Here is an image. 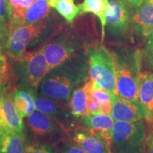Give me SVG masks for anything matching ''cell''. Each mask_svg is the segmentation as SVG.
<instances>
[{"mask_svg":"<svg viewBox=\"0 0 153 153\" xmlns=\"http://www.w3.org/2000/svg\"><path fill=\"white\" fill-rule=\"evenodd\" d=\"M87 60L72 58L49 71L36 89V95L55 100L69 101L75 88L89 79Z\"/></svg>","mask_w":153,"mask_h":153,"instance_id":"cell-1","label":"cell"},{"mask_svg":"<svg viewBox=\"0 0 153 153\" xmlns=\"http://www.w3.org/2000/svg\"><path fill=\"white\" fill-rule=\"evenodd\" d=\"M89 78L111 94L118 95L115 58L102 43L87 48Z\"/></svg>","mask_w":153,"mask_h":153,"instance_id":"cell-2","label":"cell"},{"mask_svg":"<svg viewBox=\"0 0 153 153\" xmlns=\"http://www.w3.org/2000/svg\"><path fill=\"white\" fill-rule=\"evenodd\" d=\"M24 118V133L30 138L29 143L53 144L68 132L56 120L38 111Z\"/></svg>","mask_w":153,"mask_h":153,"instance_id":"cell-3","label":"cell"},{"mask_svg":"<svg viewBox=\"0 0 153 153\" xmlns=\"http://www.w3.org/2000/svg\"><path fill=\"white\" fill-rule=\"evenodd\" d=\"M19 61V75L23 85L36 91L50 69L43 51L40 49L25 53Z\"/></svg>","mask_w":153,"mask_h":153,"instance_id":"cell-4","label":"cell"},{"mask_svg":"<svg viewBox=\"0 0 153 153\" xmlns=\"http://www.w3.org/2000/svg\"><path fill=\"white\" fill-rule=\"evenodd\" d=\"M145 127L142 120L135 122L115 121L112 131V152L144 147Z\"/></svg>","mask_w":153,"mask_h":153,"instance_id":"cell-5","label":"cell"},{"mask_svg":"<svg viewBox=\"0 0 153 153\" xmlns=\"http://www.w3.org/2000/svg\"><path fill=\"white\" fill-rule=\"evenodd\" d=\"M45 26L43 24L18 26L11 30L5 50L13 60H18L26 53L28 46L39 41Z\"/></svg>","mask_w":153,"mask_h":153,"instance_id":"cell-6","label":"cell"},{"mask_svg":"<svg viewBox=\"0 0 153 153\" xmlns=\"http://www.w3.org/2000/svg\"><path fill=\"white\" fill-rule=\"evenodd\" d=\"M77 47L74 38L65 33L60 34L42 46L50 70L72 58Z\"/></svg>","mask_w":153,"mask_h":153,"instance_id":"cell-7","label":"cell"},{"mask_svg":"<svg viewBox=\"0 0 153 153\" xmlns=\"http://www.w3.org/2000/svg\"><path fill=\"white\" fill-rule=\"evenodd\" d=\"M116 70V89L118 95L136 104L138 102V83L140 70L138 64L131 67L115 59Z\"/></svg>","mask_w":153,"mask_h":153,"instance_id":"cell-8","label":"cell"},{"mask_svg":"<svg viewBox=\"0 0 153 153\" xmlns=\"http://www.w3.org/2000/svg\"><path fill=\"white\" fill-rule=\"evenodd\" d=\"M34 104L36 111L56 120L68 131L73 128L74 116L70 111L69 101L45 98L36 94Z\"/></svg>","mask_w":153,"mask_h":153,"instance_id":"cell-9","label":"cell"},{"mask_svg":"<svg viewBox=\"0 0 153 153\" xmlns=\"http://www.w3.org/2000/svg\"><path fill=\"white\" fill-rule=\"evenodd\" d=\"M131 9L127 1L112 0L106 11V26L113 33H123L131 23Z\"/></svg>","mask_w":153,"mask_h":153,"instance_id":"cell-10","label":"cell"},{"mask_svg":"<svg viewBox=\"0 0 153 153\" xmlns=\"http://www.w3.org/2000/svg\"><path fill=\"white\" fill-rule=\"evenodd\" d=\"M112 108L110 115L115 121L135 122L145 118L142 107L133 101L112 94Z\"/></svg>","mask_w":153,"mask_h":153,"instance_id":"cell-11","label":"cell"},{"mask_svg":"<svg viewBox=\"0 0 153 153\" xmlns=\"http://www.w3.org/2000/svg\"><path fill=\"white\" fill-rule=\"evenodd\" d=\"M72 141L87 153H113L112 141L100 134L91 133L79 129L72 137Z\"/></svg>","mask_w":153,"mask_h":153,"instance_id":"cell-12","label":"cell"},{"mask_svg":"<svg viewBox=\"0 0 153 153\" xmlns=\"http://www.w3.org/2000/svg\"><path fill=\"white\" fill-rule=\"evenodd\" d=\"M138 102L145 114V119L153 123V73L140 72Z\"/></svg>","mask_w":153,"mask_h":153,"instance_id":"cell-13","label":"cell"},{"mask_svg":"<svg viewBox=\"0 0 153 153\" xmlns=\"http://www.w3.org/2000/svg\"><path fill=\"white\" fill-rule=\"evenodd\" d=\"M0 127L24 133V118L17 114L11 92L0 101Z\"/></svg>","mask_w":153,"mask_h":153,"instance_id":"cell-14","label":"cell"},{"mask_svg":"<svg viewBox=\"0 0 153 153\" xmlns=\"http://www.w3.org/2000/svg\"><path fill=\"white\" fill-rule=\"evenodd\" d=\"M28 143L24 133L0 127V153H26Z\"/></svg>","mask_w":153,"mask_h":153,"instance_id":"cell-15","label":"cell"},{"mask_svg":"<svg viewBox=\"0 0 153 153\" xmlns=\"http://www.w3.org/2000/svg\"><path fill=\"white\" fill-rule=\"evenodd\" d=\"M131 24L135 31L148 37L153 31V3L144 0L131 17Z\"/></svg>","mask_w":153,"mask_h":153,"instance_id":"cell-16","label":"cell"},{"mask_svg":"<svg viewBox=\"0 0 153 153\" xmlns=\"http://www.w3.org/2000/svg\"><path fill=\"white\" fill-rule=\"evenodd\" d=\"M36 91L27 86L14 91L13 94V101L16 111L21 117H28L30 114L35 111V96Z\"/></svg>","mask_w":153,"mask_h":153,"instance_id":"cell-17","label":"cell"},{"mask_svg":"<svg viewBox=\"0 0 153 153\" xmlns=\"http://www.w3.org/2000/svg\"><path fill=\"white\" fill-rule=\"evenodd\" d=\"M86 131L91 133H99L100 132H106L112 134L114 126V120L111 115L99 114L86 115L79 118Z\"/></svg>","mask_w":153,"mask_h":153,"instance_id":"cell-18","label":"cell"},{"mask_svg":"<svg viewBox=\"0 0 153 153\" xmlns=\"http://www.w3.org/2000/svg\"><path fill=\"white\" fill-rule=\"evenodd\" d=\"M89 97V89L87 84L75 88L72 92L69 100L70 111L74 118H79L88 115L87 101Z\"/></svg>","mask_w":153,"mask_h":153,"instance_id":"cell-19","label":"cell"},{"mask_svg":"<svg viewBox=\"0 0 153 153\" xmlns=\"http://www.w3.org/2000/svg\"><path fill=\"white\" fill-rule=\"evenodd\" d=\"M108 4V0H84L83 3L80 5L81 13H91L99 18L101 25V43L105 36L106 11Z\"/></svg>","mask_w":153,"mask_h":153,"instance_id":"cell-20","label":"cell"},{"mask_svg":"<svg viewBox=\"0 0 153 153\" xmlns=\"http://www.w3.org/2000/svg\"><path fill=\"white\" fill-rule=\"evenodd\" d=\"M50 11L48 0H36L26 11L21 26L36 24L48 16Z\"/></svg>","mask_w":153,"mask_h":153,"instance_id":"cell-21","label":"cell"},{"mask_svg":"<svg viewBox=\"0 0 153 153\" xmlns=\"http://www.w3.org/2000/svg\"><path fill=\"white\" fill-rule=\"evenodd\" d=\"M35 1L36 0H7V7L11 29L22 25L26 11Z\"/></svg>","mask_w":153,"mask_h":153,"instance_id":"cell-22","label":"cell"},{"mask_svg":"<svg viewBox=\"0 0 153 153\" xmlns=\"http://www.w3.org/2000/svg\"><path fill=\"white\" fill-rule=\"evenodd\" d=\"M48 4L68 23H72L76 16L81 13L80 6L76 5L74 0H49Z\"/></svg>","mask_w":153,"mask_h":153,"instance_id":"cell-23","label":"cell"},{"mask_svg":"<svg viewBox=\"0 0 153 153\" xmlns=\"http://www.w3.org/2000/svg\"><path fill=\"white\" fill-rule=\"evenodd\" d=\"M7 1L0 0V51L4 48L5 49L6 43L11 29L7 11Z\"/></svg>","mask_w":153,"mask_h":153,"instance_id":"cell-24","label":"cell"},{"mask_svg":"<svg viewBox=\"0 0 153 153\" xmlns=\"http://www.w3.org/2000/svg\"><path fill=\"white\" fill-rule=\"evenodd\" d=\"M89 94L96 99L100 104H106L111 101V94L102 88L99 87L97 85V84H95L91 90L89 91Z\"/></svg>","mask_w":153,"mask_h":153,"instance_id":"cell-25","label":"cell"},{"mask_svg":"<svg viewBox=\"0 0 153 153\" xmlns=\"http://www.w3.org/2000/svg\"><path fill=\"white\" fill-rule=\"evenodd\" d=\"M26 153H56V147L50 143H29Z\"/></svg>","mask_w":153,"mask_h":153,"instance_id":"cell-26","label":"cell"},{"mask_svg":"<svg viewBox=\"0 0 153 153\" xmlns=\"http://www.w3.org/2000/svg\"><path fill=\"white\" fill-rule=\"evenodd\" d=\"M143 55L146 64L153 70V31L148 36V42L143 50Z\"/></svg>","mask_w":153,"mask_h":153,"instance_id":"cell-27","label":"cell"},{"mask_svg":"<svg viewBox=\"0 0 153 153\" xmlns=\"http://www.w3.org/2000/svg\"><path fill=\"white\" fill-rule=\"evenodd\" d=\"M56 153H87L81 147L74 143L63 142L59 148H56Z\"/></svg>","mask_w":153,"mask_h":153,"instance_id":"cell-28","label":"cell"},{"mask_svg":"<svg viewBox=\"0 0 153 153\" xmlns=\"http://www.w3.org/2000/svg\"><path fill=\"white\" fill-rule=\"evenodd\" d=\"M8 63L4 55L0 51V82H9Z\"/></svg>","mask_w":153,"mask_h":153,"instance_id":"cell-29","label":"cell"},{"mask_svg":"<svg viewBox=\"0 0 153 153\" xmlns=\"http://www.w3.org/2000/svg\"><path fill=\"white\" fill-rule=\"evenodd\" d=\"M88 114L95 116L101 114V104L89 94L87 101Z\"/></svg>","mask_w":153,"mask_h":153,"instance_id":"cell-30","label":"cell"},{"mask_svg":"<svg viewBox=\"0 0 153 153\" xmlns=\"http://www.w3.org/2000/svg\"><path fill=\"white\" fill-rule=\"evenodd\" d=\"M144 148L145 153H153V132L145 137Z\"/></svg>","mask_w":153,"mask_h":153,"instance_id":"cell-31","label":"cell"},{"mask_svg":"<svg viewBox=\"0 0 153 153\" xmlns=\"http://www.w3.org/2000/svg\"><path fill=\"white\" fill-rule=\"evenodd\" d=\"M10 92V86L9 85V82H0V101L7 94Z\"/></svg>","mask_w":153,"mask_h":153,"instance_id":"cell-32","label":"cell"},{"mask_svg":"<svg viewBox=\"0 0 153 153\" xmlns=\"http://www.w3.org/2000/svg\"><path fill=\"white\" fill-rule=\"evenodd\" d=\"M113 153H145V148H128L122 149V150L116 151Z\"/></svg>","mask_w":153,"mask_h":153,"instance_id":"cell-33","label":"cell"},{"mask_svg":"<svg viewBox=\"0 0 153 153\" xmlns=\"http://www.w3.org/2000/svg\"><path fill=\"white\" fill-rule=\"evenodd\" d=\"M112 108V103L111 102L106 103V104H101V114L104 115H109L111 111Z\"/></svg>","mask_w":153,"mask_h":153,"instance_id":"cell-34","label":"cell"},{"mask_svg":"<svg viewBox=\"0 0 153 153\" xmlns=\"http://www.w3.org/2000/svg\"><path fill=\"white\" fill-rule=\"evenodd\" d=\"M126 1L135 6V7H138L144 1V0H126Z\"/></svg>","mask_w":153,"mask_h":153,"instance_id":"cell-35","label":"cell"},{"mask_svg":"<svg viewBox=\"0 0 153 153\" xmlns=\"http://www.w3.org/2000/svg\"><path fill=\"white\" fill-rule=\"evenodd\" d=\"M146 1H150V2L153 3V0H146Z\"/></svg>","mask_w":153,"mask_h":153,"instance_id":"cell-36","label":"cell"},{"mask_svg":"<svg viewBox=\"0 0 153 153\" xmlns=\"http://www.w3.org/2000/svg\"><path fill=\"white\" fill-rule=\"evenodd\" d=\"M48 1H49V0H48Z\"/></svg>","mask_w":153,"mask_h":153,"instance_id":"cell-37","label":"cell"}]
</instances>
